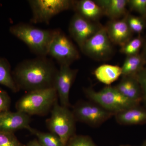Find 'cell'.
<instances>
[{"mask_svg":"<svg viewBox=\"0 0 146 146\" xmlns=\"http://www.w3.org/2000/svg\"><path fill=\"white\" fill-rule=\"evenodd\" d=\"M55 67L43 58L28 60L19 64L13 73L18 89L29 91L54 87Z\"/></svg>","mask_w":146,"mask_h":146,"instance_id":"6da1fadb","label":"cell"},{"mask_svg":"<svg viewBox=\"0 0 146 146\" xmlns=\"http://www.w3.org/2000/svg\"><path fill=\"white\" fill-rule=\"evenodd\" d=\"M54 87L29 91L16 102L17 111L29 115H46L58 101Z\"/></svg>","mask_w":146,"mask_h":146,"instance_id":"7a4b0ae2","label":"cell"},{"mask_svg":"<svg viewBox=\"0 0 146 146\" xmlns=\"http://www.w3.org/2000/svg\"><path fill=\"white\" fill-rule=\"evenodd\" d=\"M9 30L11 34L24 42L33 51L42 56L48 54L49 46L55 31L23 24L12 26Z\"/></svg>","mask_w":146,"mask_h":146,"instance_id":"3957f363","label":"cell"},{"mask_svg":"<svg viewBox=\"0 0 146 146\" xmlns=\"http://www.w3.org/2000/svg\"><path fill=\"white\" fill-rule=\"evenodd\" d=\"M76 122L72 111L69 108L60 105L57 101L46 123L50 132L57 135L66 146L70 138L76 134Z\"/></svg>","mask_w":146,"mask_h":146,"instance_id":"277c9868","label":"cell"},{"mask_svg":"<svg viewBox=\"0 0 146 146\" xmlns=\"http://www.w3.org/2000/svg\"><path fill=\"white\" fill-rule=\"evenodd\" d=\"M84 93L91 101L115 114L140 103L128 99L120 94L115 86H108L96 91L91 88L84 89Z\"/></svg>","mask_w":146,"mask_h":146,"instance_id":"5b68a950","label":"cell"},{"mask_svg":"<svg viewBox=\"0 0 146 146\" xmlns=\"http://www.w3.org/2000/svg\"><path fill=\"white\" fill-rule=\"evenodd\" d=\"M33 23H47L58 14L74 7V1L69 0H31Z\"/></svg>","mask_w":146,"mask_h":146,"instance_id":"8992f818","label":"cell"},{"mask_svg":"<svg viewBox=\"0 0 146 146\" xmlns=\"http://www.w3.org/2000/svg\"><path fill=\"white\" fill-rule=\"evenodd\" d=\"M76 121L98 127L115 114L92 101H81L76 104L72 110Z\"/></svg>","mask_w":146,"mask_h":146,"instance_id":"52a82bcc","label":"cell"},{"mask_svg":"<svg viewBox=\"0 0 146 146\" xmlns=\"http://www.w3.org/2000/svg\"><path fill=\"white\" fill-rule=\"evenodd\" d=\"M48 54L61 65H70L78 60L79 53L72 41L63 33L55 31L50 43Z\"/></svg>","mask_w":146,"mask_h":146,"instance_id":"ba28073f","label":"cell"},{"mask_svg":"<svg viewBox=\"0 0 146 146\" xmlns=\"http://www.w3.org/2000/svg\"><path fill=\"white\" fill-rule=\"evenodd\" d=\"M111 43L106 28L102 27L84 43L80 49L84 54L90 57L101 60L108 57L112 53Z\"/></svg>","mask_w":146,"mask_h":146,"instance_id":"9c48e42d","label":"cell"},{"mask_svg":"<svg viewBox=\"0 0 146 146\" xmlns=\"http://www.w3.org/2000/svg\"><path fill=\"white\" fill-rule=\"evenodd\" d=\"M78 70L72 69L70 65H60L55 79L54 87L57 91L60 105L65 107L70 106V91L77 74Z\"/></svg>","mask_w":146,"mask_h":146,"instance_id":"30bf717a","label":"cell"},{"mask_svg":"<svg viewBox=\"0 0 146 146\" xmlns=\"http://www.w3.org/2000/svg\"><path fill=\"white\" fill-rule=\"evenodd\" d=\"M102 27L76 13L71 20L69 31L73 39L81 48L84 43Z\"/></svg>","mask_w":146,"mask_h":146,"instance_id":"8fae6325","label":"cell"},{"mask_svg":"<svg viewBox=\"0 0 146 146\" xmlns=\"http://www.w3.org/2000/svg\"><path fill=\"white\" fill-rule=\"evenodd\" d=\"M30 115L17 111L5 112L0 119V131L14 133L20 129L30 127Z\"/></svg>","mask_w":146,"mask_h":146,"instance_id":"7c38bea8","label":"cell"},{"mask_svg":"<svg viewBox=\"0 0 146 146\" xmlns=\"http://www.w3.org/2000/svg\"><path fill=\"white\" fill-rule=\"evenodd\" d=\"M106 28L112 43L122 47L131 39L132 31L128 25L126 18L113 20Z\"/></svg>","mask_w":146,"mask_h":146,"instance_id":"4fadbf2b","label":"cell"},{"mask_svg":"<svg viewBox=\"0 0 146 146\" xmlns=\"http://www.w3.org/2000/svg\"><path fill=\"white\" fill-rule=\"evenodd\" d=\"M114 116L117 122L121 125H136L146 123V109L140 105L117 112Z\"/></svg>","mask_w":146,"mask_h":146,"instance_id":"5bb4252c","label":"cell"},{"mask_svg":"<svg viewBox=\"0 0 146 146\" xmlns=\"http://www.w3.org/2000/svg\"><path fill=\"white\" fill-rule=\"evenodd\" d=\"M115 87L128 99L139 103L142 102V91L136 75L123 76Z\"/></svg>","mask_w":146,"mask_h":146,"instance_id":"9a60e30c","label":"cell"},{"mask_svg":"<svg viewBox=\"0 0 146 146\" xmlns=\"http://www.w3.org/2000/svg\"><path fill=\"white\" fill-rule=\"evenodd\" d=\"M74 7L77 14L90 21H96L104 15L101 7L95 1L81 0L74 2Z\"/></svg>","mask_w":146,"mask_h":146,"instance_id":"2e32d148","label":"cell"},{"mask_svg":"<svg viewBox=\"0 0 146 146\" xmlns=\"http://www.w3.org/2000/svg\"><path fill=\"white\" fill-rule=\"evenodd\" d=\"M95 1L101 7L104 15L113 20H117L125 14L127 0H98Z\"/></svg>","mask_w":146,"mask_h":146,"instance_id":"e0dca14e","label":"cell"},{"mask_svg":"<svg viewBox=\"0 0 146 146\" xmlns=\"http://www.w3.org/2000/svg\"><path fill=\"white\" fill-rule=\"evenodd\" d=\"M94 75L102 83L110 85L122 75L121 67L108 64L101 65L94 71Z\"/></svg>","mask_w":146,"mask_h":146,"instance_id":"ac0fdd59","label":"cell"},{"mask_svg":"<svg viewBox=\"0 0 146 146\" xmlns=\"http://www.w3.org/2000/svg\"><path fill=\"white\" fill-rule=\"evenodd\" d=\"M145 62L142 55L127 56L122 68V76L136 75L144 67Z\"/></svg>","mask_w":146,"mask_h":146,"instance_id":"d6986e66","label":"cell"},{"mask_svg":"<svg viewBox=\"0 0 146 146\" xmlns=\"http://www.w3.org/2000/svg\"><path fill=\"white\" fill-rule=\"evenodd\" d=\"M0 84L7 87L13 91L19 90L13 79L10 64L5 58L0 57Z\"/></svg>","mask_w":146,"mask_h":146,"instance_id":"ffe728a7","label":"cell"},{"mask_svg":"<svg viewBox=\"0 0 146 146\" xmlns=\"http://www.w3.org/2000/svg\"><path fill=\"white\" fill-rule=\"evenodd\" d=\"M28 130L37 137V140L42 146H65L60 138L52 132H42L30 127Z\"/></svg>","mask_w":146,"mask_h":146,"instance_id":"44dd1931","label":"cell"},{"mask_svg":"<svg viewBox=\"0 0 146 146\" xmlns=\"http://www.w3.org/2000/svg\"><path fill=\"white\" fill-rule=\"evenodd\" d=\"M143 44V39L140 36L131 39L121 47V52L127 56L138 54V52Z\"/></svg>","mask_w":146,"mask_h":146,"instance_id":"7402d4cb","label":"cell"},{"mask_svg":"<svg viewBox=\"0 0 146 146\" xmlns=\"http://www.w3.org/2000/svg\"><path fill=\"white\" fill-rule=\"evenodd\" d=\"M66 146H97L91 137L84 135H74L70 138Z\"/></svg>","mask_w":146,"mask_h":146,"instance_id":"603a6c76","label":"cell"},{"mask_svg":"<svg viewBox=\"0 0 146 146\" xmlns=\"http://www.w3.org/2000/svg\"><path fill=\"white\" fill-rule=\"evenodd\" d=\"M0 146H26L18 140L14 133L0 131Z\"/></svg>","mask_w":146,"mask_h":146,"instance_id":"cb8c5ba5","label":"cell"},{"mask_svg":"<svg viewBox=\"0 0 146 146\" xmlns=\"http://www.w3.org/2000/svg\"><path fill=\"white\" fill-rule=\"evenodd\" d=\"M128 25L132 32L141 33L145 27L143 20L139 17L134 16H129L126 18Z\"/></svg>","mask_w":146,"mask_h":146,"instance_id":"d4e9b609","label":"cell"},{"mask_svg":"<svg viewBox=\"0 0 146 146\" xmlns=\"http://www.w3.org/2000/svg\"><path fill=\"white\" fill-rule=\"evenodd\" d=\"M138 80L142 93V102L143 103L146 109V67H144L141 71L136 75Z\"/></svg>","mask_w":146,"mask_h":146,"instance_id":"484cf974","label":"cell"},{"mask_svg":"<svg viewBox=\"0 0 146 146\" xmlns=\"http://www.w3.org/2000/svg\"><path fill=\"white\" fill-rule=\"evenodd\" d=\"M127 5L132 10L146 17V0H129L128 1Z\"/></svg>","mask_w":146,"mask_h":146,"instance_id":"4316f807","label":"cell"},{"mask_svg":"<svg viewBox=\"0 0 146 146\" xmlns=\"http://www.w3.org/2000/svg\"><path fill=\"white\" fill-rule=\"evenodd\" d=\"M10 104L11 99L8 94L0 88V113L8 112Z\"/></svg>","mask_w":146,"mask_h":146,"instance_id":"83f0119b","label":"cell"},{"mask_svg":"<svg viewBox=\"0 0 146 146\" xmlns=\"http://www.w3.org/2000/svg\"><path fill=\"white\" fill-rule=\"evenodd\" d=\"M26 146H42L39 143L37 139H34L32 141H30L28 143Z\"/></svg>","mask_w":146,"mask_h":146,"instance_id":"f1b7e54d","label":"cell"},{"mask_svg":"<svg viewBox=\"0 0 146 146\" xmlns=\"http://www.w3.org/2000/svg\"><path fill=\"white\" fill-rule=\"evenodd\" d=\"M142 55V56L144 60L146 63V42L144 45L143 49V53Z\"/></svg>","mask_w":146,"mask_h":146,"instance_id":"f546056e","label":"cell"},{"mask_svg":"<svg viewBox=\"0 0 146 146\" xmlns=\"http://www.w3.org/2000/svg\"><path fill=\"white\" fill-rule=\"evenodd\" d=\"M5 112H1V113H0V119H1V117H2L3 115L4 114V113H5Z\"/></svg>","mask_w":146,"mask_h":146,"instance_id":"4dcf8cb0","label":"cell"},{"mask_svg":"<svg viewBox=\"0 0 146 146\" xmlns=\"http://www.w3.org/2000/svg\"><path fill=\"white\" fill-rule=\"evenodd\" d=\"M141 146H146V140L145 141H144V143L142 144V145Z\"/></svg>","mask_w":146,"mask_h":146,"instance_id":"1f68e13d","label":"cell"},{"mask_svg":"<svg viewBox=\"0 0 146 146\" xmlns=\"http://www.w3.org/2000/svg\"><path fill=\"white\" fill-rule=\"evenodd\" d=\"M120 146H131V145H120Z\"/></svg>","mask_w":146,"mask_h":146,"instance_id":"d6a6232c","label":"cell"}]
</instances>
